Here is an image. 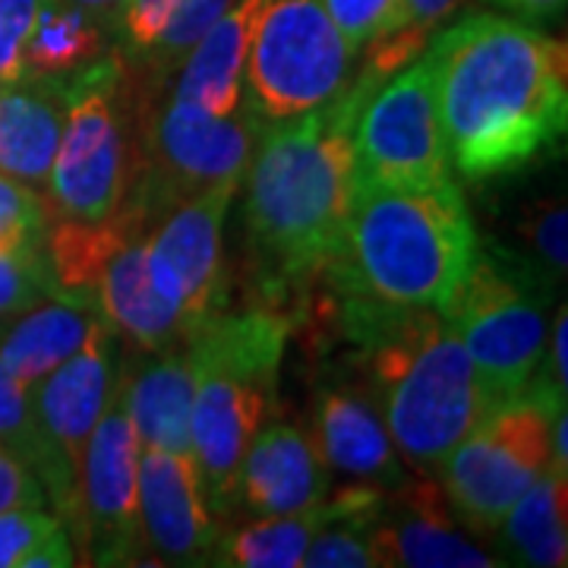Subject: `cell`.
<instances>
[{"label": "cell", "mask_w": 568, "mask_h": 568, "mask_svg": "<svg viewBox=\"0 0 568 568\" xmlns=\"http://www.w3.org/2000/svg\"><path fill=\"white\" fill-rule=\"evenodd\" d=\"M424 58L452 174L496 181L566 140V44L534 22L470 13L436 29Z\"/></svg>", "instance_id": "cell-1"}, {"label": "cell", "mask_w": 568, "mask_h": 568, "mask_svg": "<svg viewBox=\"0 0 568 568\" xmlns=\"http://www.w3.org/2000/svg\"><path fill=\"white\" fill-rule=\"evenodd\" d=\"M383 77L364 67L345 92L263 126L246 168V237L272 297L323 278L357 200L354 126Z\"/></svg>", "instance_id": "cell-2"}, {"label": "cell", "mask_w": 568, "mask_h": 568, "mask_svg": "<svg viewBox=\"0 0 568 568\" xmlns=\"http://www.w3.org/2000/svg\"><path fill=\"white\" fill-rule=\"evenodd\" d=\"M335 304L398 455L417 474L436 470L496 405L458 332L439 310H398L347 291H335Z\"/></svg>", "instance_id": "cell-3"}, {"label": "cell", "mask_w": 568, "mask_h": 568, "mask_svg": "<svg viewBox=\"0 0 568 568\" xmlns=\"http://www.w3.org/2000/svg\"><path fill=\"white\" fill-rule=\"evenodd\" d=\"M477 227L458 183L361 186L335 260V291L398 310H446L477 256Z\"/></svg>", "instance_id": "cell-4"}, {"label": "cell", "mask_w": 568, "mask_h": 568, "mask_svg": "<svg viewBox=\"0 0 568 568\" xmlns=\"http://www.w3.org/2000/svg\"><path fill=\"white\" fill-rule=\"evenodd\" d=\"M287 332L291 323L275 306H253L222 310L186 338L193 364L190 452L222 528L234 518V480L246 446L275 407Z\"/></svg>", "instance_id": "cell-5"}, {"label": "cell", "mask_w": 568, "mask_h": 568, "mask_svg": "<svg viewBox=\"0 0 568 568\" xmlns=\"http://www.w3.org/2000/svg\"><path fill=\"white\" fill-rule=\"evenodd\" d=\"M164 89L130 73L133 174L123 200L136 205L152 227L209 186L244 181L263 133V121L250 104L234 114H212L171 92L162 99Z\"/></svg>", "instance_id": "cell-6"}, {"label": "cell", "mask_w": 568, "mask_h": 568, "mask_svg": "<svg viewBox=\"0 0 568 568\" xmlns=\"http://www.w3.org/2000/svg\"><path fill=\"white\" fill-rule=\"evenodd\" d=\"M133 174L130 73L108 51L70 77L61 142L44 183L48 219L102 222L121 209Z\"/></svg>", "instance_id": "cell-7"}, {"label": "cell", "mask_w": 568, "mask_h": 568, "mask_svg": "<svg viewBox=\"0 0 568 568\" xmlns=\"http://www.w3.org/2000/svg\"><path fill=\"white\" fill-rule=\"evenodd\" d=\"M559 407H566V392L534 373L521 395L489 407L436 467L446 503L467 528L489 534L547 470L549 420Z\"/></svg>", "instance_id": "cell-8"}, {"label": "cell", "mask_w": 568, "mask_h": 568, "mask_svg": "<svg viewBox=\"0 0 568 568\" xmlns=\"http://www.w3.org/2000/svg\"><path fill=\"white\" fill-rule=\"evenodd\" d=\"M552 284L508 250L474 256L465 282L443 310L458 332L493 402L530 386L547 345V304Z\"/></svg>", "instance_id": "cell-9"}, {"label": "cell", "mask_w": 568, "mask_h": 568, "mask_svg": "<svg viewBox=\"0 0 568 568\" xmlns=\"http://www.w3.org/2000/svg\"><path fill=\"white\" fill-rule=\"evenodd\" d=\"M357 51L323 0H268L244 67L250 108L263 123L291 121L332 102L354 80Z\"/></svg>", "instance_id": "cell-10"}, {"label": "cell", "mask_w": 568, "mask_h": 568, "mask_svg": "<svg viewBox=\"0 0 568 568\" xmlns=\"http://www.w3.org/2000/svg\"><path fill=\"white\" fill-rule=\"evenodd\" d=\"M80 566H140V439L121 386L95 424L77 467L73 508L63 521Z\"/></svg>", "instance_id": "cell-11"}, {"label": "cell", "mask_w": 568, "mask_h": 568, "mask_svg": "<svg viewBox=\"0 0 568 568\" xmlns=\"http://www.w3.org/2000/svg\"><path fill=\"white\" fill-rule=\"evenodd\" d=\"M354 152L357 190H424L452 183L433 73L424 54L366 99L354 126Z\"/></svg>", "instance_id": "cell-12"}, {"label": "cell", "mask_w": 568, "mask_h": 568, "mask_svg": "<svg viewBox=\"0 0 568 568\" xmlns=\"http://www.w3.org/2000/svg\"><path fill=\"white\" fill-rule=\"evenodd\" d=\"M241 183H219L174 205L145 234V265L155 291L196 332L224 310V219Z\"/></svg>", "instance_id": "cell-13"}, {"label": "cell", "mask_w": 568, "mask_h": 568, "mask_svg": "<svg viewBox=\"0 0 568 568\" xmlns=\"http://www.w3.org/2000/svg\"><path fill=\"white\" fill-rule=\"evenodd\" d=\"M121 364L118 332L99 316L80 351L73 357H67L58 369H51L39 386L29 392L41 439L61 470L63 484L70 489V508H73L82 448L118 395Z\"/></svg>", "instance_id": "cell-14"}, {"label": "cell", "mask_w": 568, "mask_h": 568, "mask_svg": "<svg viewBox=\"0 0 568 568\" xmlns=\"http://www.w3.org/2000/svg\"><path fill=\"white\" fill-rule=\"evenodd\" d=\"M140 530L155 566H209L222 525L190 452L140 446Z\"/></svg>", "instance_id": "cell-15"}, {"label": "cell", "mask_w": 568, "mask_h": 568, "mask_svg": "<svg viewBox=\"0 0 568 568\" xmlns=\"http://www.w3.org/2000/svg\"><path fill=\"white\" fill-rule=\"evenodd\" d=\"M373 556L383 568H496L503 559L455 521L443 489L426 474L383 493L373 521Z\"/></svg>", "instance_id": "cell-16"}, {"label": "cell", "mask_w": 568, "mask_h": 568, "mask_svg": "<svg viewBox=\"0 0 568 568\" xmlns=\"http://www.w3.org/2000/svg\"><path fill=\"white\" fill-rule=\"evenodd\" d=\"M310 436L332 477L347 484L395 489L407 480V467L388 436L379 405L364 379H332L313 395Z\"/></svg>", "instance_id": "cell-17"}, {"label": "cell", "mask_w": 568, "mask_h": 568, "mask_svg": "<svg viewBox=\"0 0 568 568\" xmlns=\"http://www.w3.org/2000/svg\"><path fill=\"white\" fill-rule=\"evenodd\" d=\"M328 493L332 470L325 467L310 429L291 417L268 414L237 467L234 515H287L323 503Z\"/></svg>", "instance_id": "cell-18"}, {"label": "cell", "mask_w": 568, "mask_h": 568, "mask_svg": "<svg viewBox=\"0 0 568 568\" xmlns=\"http://www.w3.org/2000/svg\"><path fill=\"white\" fill-rule=\"evenodd\" d=\"M231 0H126L108 26L126 70L149 85H168L190 48Z\"/></svg>", "instance_id": "cell-19"}, {"label": "cell", "mask_w": 568, "mask_h": 568, "mask_svg": "<svg viewBox=\"0 0 568 568\" xmlns=\"http://www.w3.org/2000/svg\"><path fill=\"white\" fill-rule=\"evenodd\" d=\"M121 395L140 446L190 452L193 364L186 345L140 351L123 361Z\"/></svg>", "instance_id": "cell-20"}, {"label": "cell", "mask_w": 568, "mask_h": 568, "mask_svg": "<svg viewBox=\"0 0 568 568\" xmlns=\"http://www.w3.org/2000/svg\"><path fill=\"white\" fill-rule=\"evenodd\" d=\"M265 3L268 0H231V7L190 48L174 73L178 80L168 82V92L212 114H234L244 104L246 54Z\"/></svg>", "instance_id": "cell-21"}, {"label": "cell", "mask_w": 568, "mask_h": 568, "mask_svg": "<svg viewBox=\"0 0 568 568\" xmlns=\"http://www.w3.org/2000/svg\"><path fill=\"white\" fill-rule=\"evenodd\" d=\"M70 80L20 77L0 89V171L44 190L61 142Z\"/></svg>", "instance_id": "cell-22"}, {"label": "cell", "mask_w": 568, "mask_h": 568, "mask_svg": "<svg viewBox=\"0 0 568 568\" xmlns=\"http://www.w3.org/2000/svg\"><path fill=\"white\" fill-rule=\"evenodd\" d=\"M95 310L136 351H171L190 332L174 306L162 301L145 265V234L114 250L95 284Z\"/></svg>", "instance_id": "cell-23"}, {"label": "cell", "mask_w": 568, "mask_h": 568, "mask_svg": "<svg viewBox=\"0 0 568 568\" xmlns=\"http://www.w3.org/2000/svg\"><path fill=\"white\" fill-rule=\"evenodd\" d=\"M95 320L99 313L73 297H44L0 332V361L22 388L32 392L51 369L80 351Z\"/></svg>", "instance_id": "cell-24"}, {"label": "cell", "mask_w": 568, "mask_h": 568, "mask_svg": "<svg viewBox=\"0 0 568 568\" xmlns=\"http://www.w3.org/2000/svg\"><path fill=\"white\" fill-rule=\"evenodd\" d=\"M568 470L547 467L530 484L503 521L487 537H499L496 556L503 562L534 568H562L568 562Z\"/></svg>", "instance_id": "cell-25"}, {"label": "cell", "mask_w": 568, "mask_h": 568, "mask_svg": "<svg viewBox=\"0 0 568 568\" xmlns=\"http://www.w3.org/2000/svg\"><path fill=\"white\" fill-rule=\"evenodd\" d=\"M335 511V496L328 493L323 503L287 511L250 518L241 528H222L219 544L209 556V566L227 568H301L304 552L316 530Z\"/></svg>", "instance_id": "cell-26"}, {"label": "cell", "mask_w": 568, "mask_h": 568, "mask_svg": "<svg viewBox=\"0 0 568 568\" xmlns=\"http://www.w3.org/2000/svg\"><path fill=\"white\" fill-rule=\"evenodd\" d=\"M108 26L67 0H41L22 51V77L70 80L108 54Z\"/></svg>", "instance_id": "cell-27"}, {"label": "cell", "mask_w": 568, "mask_h": 568, "mask_svg": "<svg viewBox=\"0 0 568 568\" xmlns=\"http://www.w3.org/2000/svg\"><path fill=\"white\" fill-rule=\"evenodd\" d=\"M0 446L10 448L13 455H20L22 462L39 474L48 503L54 506V511L61 515L63 521L67 511H70V489L63 484L61 470H58L51 452H48L44 439H41L29 388H22L10 376V369L3 366V361H0Z\"/></svg>", "instance_id": "cell-28"}, {"label": "cell", "mask_w": 568, "mask_h": 568, "mask_svg": "<svg viewBox=\"0 0 568 568\" xmlns=\"http://www.w3.org/2000/svg\"><path fill=\"white\" fill-rule=\"evenodd\" d=\"M521 241V253H515L525 265H530L549 284L566 278L568 265V219L562 196H537L521 205L515 227Z\"/></svg>", "instance_id": "cell-29"}, {"label": "cell", "mask_w": 568, "mask_h": 568, "mask_svg": "<svg viewBox=\"0 0 568 568\" xmlns=\"http://www.w3.org/2000/svg\"><path fill=\"white\" fill-rule=\"evenodd\" d=\"M48 209L39 190L13 181L0 171V253L20 256L44 244Z\"/></svg>", "instance_id": "cell-30"}, {"label": "cell", "mask_w": 568, "mask_h": 568, "mask_svg": "<svg viewBox=\"0 0 568 568\" xmlns=\"http://www.w3.org/2000/svg\"><path fill=\"white\" fill-rule=\"evenodd\" d=\"M61 294L51 278V268L44 263V253H20L3 256L0 253V323L20 316L22 310L36 306L44 297Z\"/></svg>", "instance_id": "cell-31"}, {"label": "cell", "mask_w": 568, "mask_h": 568, "mask_svg": "<svg viewBox=\"0 0 568 568\" xmlns=\"http://www.w3.org/2000/svg\"><path fill=\"white\" fill-rule=\"evenodd\" d=\"M332 22L361 54L369 41L386 39L405 26L402 0H323Z\"/></svg>", "instance_id": "cell-32"}, {"label": "cell", "mask_w": 568, "mask_h": 568, "mask_svg": "<svg viewBox=\"0 0 568 568\" xmlns=\"http://www.w3.org/2000/svg\"><path fill=\"white\" fill-rule=\"evenodd\" d=\"M61 525V515L44 506H17L0 511V568H22L26 556Z\"/></svg>", "instance_id": "cell-33"}, {"label": "cell", "mask_w": 568, "mask_h": 568, "mask_svg": "<svg viewBox=\"0 0 568 568\" xmlns=\"http://www.w3.org/2000/svg\"><path fill=\"white\" fill-rule=\"evenodd\" d=\"M41 0H0V82L22 77V51L36 26Z\"/></svg>", "instance_id": "cell-34"}, {"label": "cell", "mask_w": 568, "mask_h": 568, "mask_svg": "<svg viewBox=\"0 0 568 568\" xmlns=\"http://www.w3.org/2000/svg\"><path fill=\"white\" fill-rule=\"evenodd\" d=\"M17 506H48V496L39 474L20 455L0 446V511Z\"/></svg>", "instance_id": "cell-35"}, {"label": "cell", "mask_w": 568, "mask_h": 568, "mask_svg": "<svg viewBox=\"0 0 568 568\" xmlns=\"http://www.w3.org/2000/svg\"><path fill=\"white\" fill-rule=\"evenodd\" d=\"M566 335H568V306L559 304L556 320L549 325V338L544 345V361L537 366V373H544L559 392L568 388V357H566Z\"/></svg>", "instance_id": "cell-36"}, {"label": "cell", "mask_w": 568, "mask_h": 568, "mask_svg": "<svg viewBox=\"0 0 568 568\" xmlns=\"http://www.w3.org/2000/svg\"><path fill=\"white\" fill-rule=\"evenodd\" d=\"M402 7H405V26L402 29L433 39V32L443 29L448 17L455 13L458 0H402Z\"/></svg>", "instance_id": "cell-37"}, {"label": "cell", "mask_w": 568, "mask_h": 568, "mask_svg": "<svg viewBox=\"0 0 568 568\" xmlns=\"http://www.w3.org/2000/svg\"><path fill=\"white\" fill-rule=\"evenodd\" d=\"M70 566H80V559H77L73 537H70V530L63 528V525L54 530V534H48L39 547L26 556V562H22V568H70Z\"/></svg>", "instance_id": "cell-38"}, {"label": "cell", "mask_w": 568, "mask_h": 568, "mask_svg": "<svg viewBox=\"0 0 568 568\" xmlns=\"http://www.w3.org/2000/svg\"><path fill=\"white\" fill-rule=\"evenodd\" d=\"M484 3L521 22H547L559 17L566 7V0H484Z\"/></svg>", "instance_id": "cell-39"}, {"label": "cell", "mask_w": 568, "mask_h": 568, "mask_svg": "<svg viewBox=\"0 0 568 568\" xmlns=\"http://www.w3.org/2000/svg\"><path fill=\"white\" fill-rule=\"evenodd\" d=\"M67 3H73V7H80L85 13H92L95 20H102L104 26H111V20L121 13V7L126 0H67Z\"/></svg>", "instance_id": "cell-40"}, {"label": "cell", "mask_w": 568, "mask_h": 568, "mask_svg": "<svg viewBox=\"0 0 568 568\" xmlns=\"http://www.w3.org/2000/svg\"><path fill=\"white\" fill-rule=\"evenodd\" d=\"M3 85H7V82H0V89H3Z\"/></svg>", "instance_id": "cell-41"}]
</instances>
